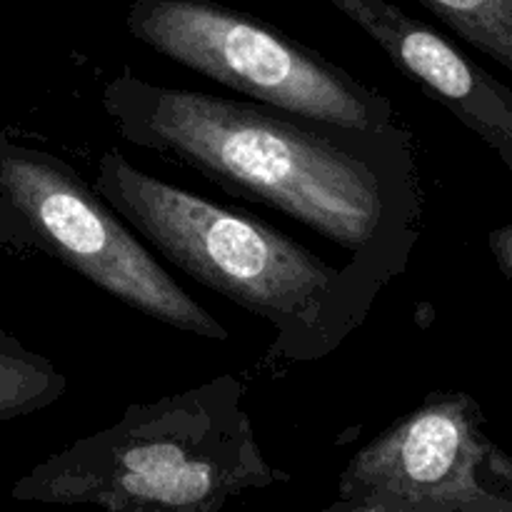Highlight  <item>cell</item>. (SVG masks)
Masks as SVG:
<instances>
[{
	"label": "cell",
	"mask_w": 512,
	"mask_h": 512,
	"mask_svg": "<svg viewBox=\"0 0 512 512\" xmlns=\"http://www.w3.org/2000/svg\"><path fill=\"white\" fill-rule=\"evenodd\" d=\"M130 145L283 210L355 258L403 275L420 238L413 130L350 128L265 103L168 88L123 73L100 95Z\"/></svg>",
	"instance_id": "cell-1"
},
{
	"label": "cell",
	"mask_w": 512,
	"mask_h": 512,
	"mask_svg": "<svg viewBox=\"0 0 512 512\" xmlns=\"http://www.w3.org/2000/svg\"><path fill=\"white\" fill-rule=\"evenodd\" d=\"M93 188L175 268L263 318L275 330L270 355L290 363L333 355L398 278L355 255L328 263L263 220L143 173L120 150L100 155Z\"/></svg>",
	"instance_id": "cell-2"
},
{
	"label": "cell",
	"mask_w": 512,
	"mask_h": 512,
	"mask_svg": "<svg viewBox=\"0 0 512 512\" xmlns=\"http://www.w3.org/2000/svg\"><path fill=\"white\" fill-rule=\"evenodd\" d=\"M243 400V380L218 375L130 405L118 423L25 475L13 498L105 512H223L245 490L290 478L265 460Z\"/></svg>",
	"instance_id": "cell-3"
},
{
	"label": "cell",
	"mask_w": 512,
	"mask_h": 512,
	"mask_svg": "<svg viewBox=\"0 0 512 512\" xmlns=\"http://www.w3.org/2000/svg\"><path fill=\"white\" fill-rule=\"evenodd\" d=\"M125 25L148 48L255 103L350 128L398 123L388 95L268 20L218 0H133Z\"/></svg>",
	"instance_id": "cell-4"
},
{
	"label": "cell",
	"mask_w": 512,
	"mask_h": 512,
	"mask_svg": "<svg viewBox=\"0 0 512 512\" xmlns=\"http://www.w3.org/2000/svg\"><path fill=\"white\" fill-rule=\"evenodd\" d=\"M0 190L40 248L110 298L183 333L228 340V328L175 283L118 210L58 155L3 143Z\"/></svg>",
	"instance_id": "cell-5"
},
{
	"label": "cell",
	"mask_w": 512,
	"mask_h": 512,
	"mask_svg": "<svg viewBox=\"0 0 512 512\" xmlns=\"http://www.w3.org/2000/svg\"><path fill=\"white\" fill-rule=\"evenodd\" d=\"M483 410L468 393H430L370 440L338 483L340 498H388L430 512H490L500 485L490 468Z\"/></svg>",
	"instance_id": "cell-6"
},
{
	"label": "cell",
	"mask_w": 512,
	"mask_h": 512,
	"mask_svg": "<svg viewBox=\"0 0 512 512\" xmlns=\"http://www.w3.org/2000/svg\"><path fill=\"white\" fill-rule=\"evenodd\" d=\"M408 80L473 130L512 175V88L458 45L388 0H328Z\"/></svg>",
	"instance_id": "cell-7"
},
{
	"label": "cell",
	"mask_w": 512,
	"mask_h": 512,
	"mask_svg": "<svg viewBox=\"0 0 512 512\" xmlns=\"http://www.w3.org/2000/svg\"><path fill=\"white\" fill-rule=\"evenodd\" d=\"M65 388L68 380L50 360L25 350L18 340L0 338V420L48 408Z\"/></svg>",
	"instance_id": "cell-8"
},
{
	"label": "cell",
	"mask_w": 512,
	"mask_h": 512,
	"mask_svg": "<svg viewBox=\"0 0 512 512\" xmlns=\"http://www.w3.org/2000/svg\"><path fill=\"white\" fill-rule=\"evenodd\" d=\"M455 35L512 73V0H418Z\"/></svg>",
	"instance_id": "cell-9"
},
{
	"label": "cell",
	"mask_w": 512,
	"mask_h": 512,
	"mask_svg": "<svg viewBox=\"0 0 512 512\" xmlns=\"http://www.w3.org/2000/svg\"><path fill=\"white\" fill-rule=\"evenodd\" d=\"M323 512H430L415 505L400 503V500L388 498H340L338 503L330 505Z\"/></svg>",
	"instance_id": "cell-10"
},
{
	"label": "cell",
	"mask_w": 512,
	"mask_h": 512,
	"mask_svg": "<svg viewBox=\"0 0 512 512\" xmlns=\"http://www.w3.org/2000/svg\"><path fill=\"white\" fill-rule=\"evenodd\" d=\"M488 245H490V253H493L495 263H498L500 273H503L505 278L512 283V223L490 230Z\"/></svg>",
	"instance_id": "cell-11"
},
{
	"label": "cell",
	"mask_w": 512,
	"mask_h": 512,
	"mask_svg": "<svg viewBox=\"0 0 512 512\" xmlns=\"http://www.w3.org/2000/svg\"><path fill=\"white\" fill-rule=\"evenodd\" d=\"M493 470L500 485V500L490 512H512V458L503 450H493Z\"/></svg>",
	"instance_id": "cell-12"
}]
</instances>
